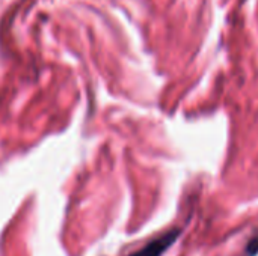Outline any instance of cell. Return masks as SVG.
<instances>
[{"instance_id":"cell-1","label":"cell","mask_w":258,"mask_h":256,"mask_svg":"<svg viewBox=\"0 0 258 256\" xmlns=\"http://www.w3.org/2000/svg\"><path fill=\"white\" fill-rule=\"evenodd\" d=\"M180 235V231L174 229V231H169L166 234H163L162 237L150 241L147 246H144L141 250L135 252L133 255L130 256H162L174 243L175 240L178 238Z\"/></svg>"}]
</instances>
